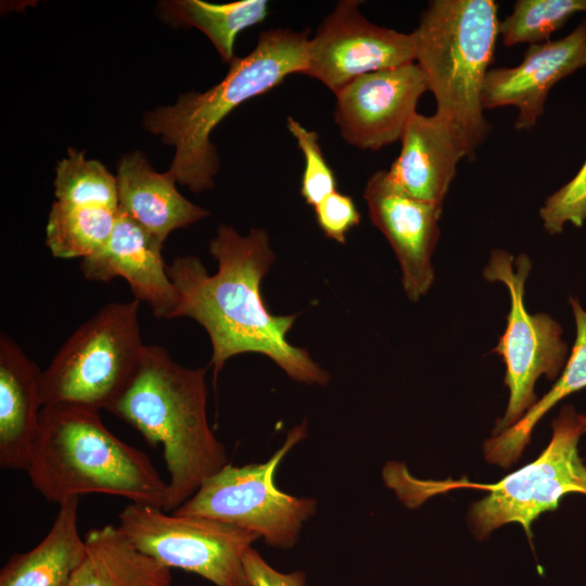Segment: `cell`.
<instances>
[{
	"mask_svg": "<svg viewBox=\"0 0 586 586\" xmlns=\"http://www.w3.org/2000/svg\"><path fill=\"white\" fill-rule=\"evenodd\" d=\"M209 253L218 263L215 275L193 255L176 257L167 272L179 293L177 317L192 318L209 336L214 380L229 358L256 353L294 381L328 384L329 372L286 340L297 314L273 315L263 300L262 281L276 260L267 231L254 228L242 235L221 225L209 241Z\"/></svg>",
	"mask_w": 586,
	"mask_h": 586,
	"instance_id": "6da1fadb",
	"label": "cell"
},
{
	"mask_svg": "<svg viewBox=\"0 0 586 586\" xmlns=\"http://www.w3.org/2000/svg\"><path fill=\"white\" fill-rule=\"evenodd\" d=\"M33 486L49 501L105 494L166 509L168 484L150 458L116 437L99 410L72 404L42 407L27 469Z\"/></svg>",
	"mask_w": 586,
	"mask_h": 586,
	"instance_id": "7a4b0ae2",
	"label": "cell"
},
{
	"mask_svg": "<svg viewBox=\"0 0 586 586\" xmlns=\"http://www.w3.org/2000/svg\"><path fill=\"white\" fill-rule=\"evenodd\" d=\"M206 369L176 362L158 345H146L140 369L109 410L129 423L151 446L162 445L173 512L205 480L229 463L226 447L207 420Z\"/></svg>",
	"mask_w": 586,
	"mask_h": 586,
	"instance_id": "3957f363",
	"label": "cell"
},
{
	"mask_svg": "<svg viewBox=\"0 0 586 586\" xmlns=\"http://www.w3.org/2000/svg\"><path fill=\"white\" fill-rule=\"evenodd\" d=\"M309 29L272 28L259 34L254 49L234 58L221 81L204 92L189 91L168 106L145 113L143 127L175 148L169 171L176 181L200 193L215 186L219 157L211 135L243 102L303 74Z\"/></svg>",
	"mask_w": 586,
	"mask_h": 586,
	"instance_id": "277c9868",
	"label": "cell"
},
{
	"mask_svg": "<svg viewBox=\"0 0 586 586\" xmlns=\"http://www.w3.org/2000/svg\"><path fill=\"white\" fill-rule=\"evenodd\" d=\"M585 431L574 408L565 406L552 422L551 440L538 458L493 484L472 483L467 479L420 480L403 463L394 461L384 467L383 480L409 508L454 488L487 489L489 494L473 504L469 511L474 534L482 539L501 525L517 522L531 539L532 523L542 513L556 510L565 495H586V467L577 450L579 436Z\"/></svg>",
	"mask_w": 586,
	"mask_h": 586,
	"instance_id": "5b68a950",
	"label": "cell"
},
{
	"mask_svg": "<svg viewBox=\"0 0 586 586\" xmlns=\"http://www.w3.org/2000/svg\"><path fill=\"white\" fill-rule=\"evenodd\" d=\"M413 34L416 63L436 100V113L459 129L474 153L491 130L482 92L499 35L497 3L433 0Z\"/></svg>",
	"mask_w": 586,
	"mask_h": 586,
	"instance_id": "8992f818",
	"label": "cell"
},
{
	"mask_svg": "<svg viewBox=\"0 0 586 586\" xmlns=\"http://www.w3.org/2000/svg\"><path fill=\"white\" fill-rule=\"evenodd\" d=\"M140 302L101 307L65 341L42 371L43 406L72 404L110 410L135 380L145 351Z\"/></svg>",
	"mask_w": 586,
	"mask_h": 586,
	"instance_id": "52a82bcc",
	"label": "cell"
},
{
	"mask_svg": "<svg viewBox=\"0 0 586 586\" xmlns=\"http://www.w3.org/2000/svg\"><path fill=\"white\" fill-rule=\"evenodd\" d=\"M306 422L289 431L284 444L265 462H230L203 482L174 513L200 515L254 532L273 548L296 545L303 524L317 510V500L280 491L276 471L284 456L306 437Z\"/></svg>",
	"mask_w": 586,
	"mask_h": 586,
	"instance_id": "ba28073f",
	"label": "cell"
},
{
	"mask_svg": "<svg viewBox=\"0 0 586 586\" xmlns=\"http://www.w3.org/2000/svg\"><path fill=\"white\" fill-rule=\"evenodd\" d=\"M117 527L140 552L167 569L192 572L215 586H251L243 559L260 538L215 519L128 504Z\"/></svg>",
	"mask_w": 586,
	"mask_h": 586,
	"instance_id": "9c48e42d",
	"label": "cell"
},
{
	"mask_svg": "<svg viewBox=\"0 0 586 586\" xmlns=\"http://www.w3.org/2000/svg\"><path fill=\"white\" fill-rule=\"evenodd\" d=\"M531 268L526 254L514 259L505 250H493L483 270L488 282L502 283L510 295L507 326L493 348L506 365L505 384L509 388L507 409L495 434L512 426L537 402L534 386L539 377L553 380L566 361L568 345L561 326L549 315H532L525 307V282Z\"/></svg>",
	"mask_w": 586,
	"mask_h": 586,
	"instance_id": "30bf717a",
	"label": "cell"
},
{
	"mask_svg": "<svg viewBox=\"0 0 586 586\" xmlns=\"http://www.w3.org/2000/svg\"><path fill=\"white\" fill-rule=\"evenodd\" d=\"M358 0H341L309 38L304 75L334 94L354 79L416 62L415 34L378 26Z\"/></svg>",
	"mask_w": 586,
	"mask_h": 586,
	"instance_id": "8fae6325",
	"label": "cell"
},
{
	"mask_svg": "<svg viewBox=\"0 0 586 586\" xmlns=\"http://www.w3.org/2000/svg\"><path fill=\"white\" fill-rule=\"evenodd\" d=\"M425 91L426 80L416 62L372 72L335 93L334 122L348 144L380 150L402 139Z\"/></svg>",
	"mask_w": 586,
	"mask_h": 586,
	"instance_id": "7c38bea8",
	"label": "cell"
},
{
	"mask_svg": "<svg viewBox=\"0 0 586 586\" xmlns=\"http://www.w3.org/2000/svg\"><path fill=\"white\" fill-rule=\"evenodd\" d=\"M364 199L371 222L384 234L399 262L408 298L418 302L434 283L432 255L441 233L443 208L403 192L386 169L371 175Z\"/></svg>",
	"mask_w": 586,
	"mask_h": 586,
	"instance_id": "4fadbf2b",
	"label": "cell"
},
{
	"mask_svg": "<svg viewBox=\"0 0 586 586\" xmlns=\"http://www.w3.org/2000/svg\"><path fill=\"white\" fill-rule=\"evenodd\" d=\"M586 66V17L568 36L532 44L523 61L486 74L482 105L485 110L512 105L514 128L531 129L544 113L547 95L559 80Z\"/></svg>",
	"mask_w": 586,
	"mask_h": 586,
	"instance_id": "5bb4252c",
	"label": "cell"
},
{
	"mask_svg": "<svg viewBox=\"0 0 586 586\" xmlns=\"http://www.w3.org/2000/svg\"><path fill=\"white\" fill-rule=\"evenodd\" d=\"M163 243L129 216L118 211L107 243L81 260L80 269L91 281L124 278L135 300L146 303L158 319L177 318L179 293L162 256Z\"/></svg>",
	"mask_w": 586,
	"mask_h": 586,
	"instance_id": "9a60e30c",
	"label": "cell"
},
{
	"mask_svg": "<svg viewBox=\"0 0 586 586\" xmlns=\"http://www.w3.org/2000/svg\"><path fill=\"white\" fill-rule=\"evenodd\" d=\"M399 155L387 170L409 196L443 208L457 165L474 153L459 129L435 113H415L400 139Z\"/></svg>",
	"mask_w": 586,
	"mask_h": 586,
	"instance_id": "2e32d148",
	"label": "cell"
},
{
	"mask_svg": "<svg viewBox=\"0 0 586 586\" xmlns=\"http://www.w3.org/2000/svg\"><path fill=\"white\" fill-rule=\"evenodd\" d=\"M42 371L5 332L0 335V467L27 471L43 407Z\"/></svg>",
	"mask_w": 586,
	"mask_h": 586,
	"instance_id": "e0dca14e",
	"label": "cell"
},
{
	"mask_svg": "<svg viewBox=\"0 0 586 586\" xmlns=\"http://www.w3.org/2000/svg\"><path fill=\"white\" fill-rule=\"evenodd\" d=\"M116 181L118 211L162 243L174 230L209 215L180 194L169 171H155L140 151L119 161Z\"/></svg>",
	"mask_w": 586,
	"mask_h": 586,
	"instance_id": "ac0fdd59",
	"label": "cell"
},
{
	"mask_svg": "<svg viewBox=\"0 0 586 586\" xmlns=\"http://www.w3.org/2000/svg\"><path fill=\"white\" fill-rule=\"evenodd\" d=\"M77 512V497L59 505L44 538L29 551L11 556L2 566L0 586H68L86 556Z\"/></svg>",
	"mask_w": 586,
	"mask_h": 586,
	"instance_id": "d6986e66",
	"label": "cell"
},
{
	"mask_svg": "<svg viewBox=\"0 0 586 586\" xmlns=\"http://www.w3.org/2000/svg\"><path fill=\"white\" fill-rule=\"evenodd\" d=\"M68 586H170L169 569L137 550L113 524L90 530Z\"/></svg>",
	"mask_w": 586,
	"mask_h": 586,
	"instance_id": "ffe728a7",
	"label": "cell"
},
{
	"mask_svg": "<svg viewBox=\"0 0 586 586\" xmlns=\"http://www.w3.org/2000/svg\"><path fill=\"white\" fill-rule=\"evenodd\" d=\"M576 326V339L564 369L552 387L538 399L512 426L495 434L484 444L485 459L508 468L522 455L531 441L534 426L557 403L586 387V311L570 297Z\"/></svg>",
	"mask_w": 586,
	"mask_h": 586,
	"instance_id": "44dd1931",
	"label": "cell"
},
{
	"mask_svg": "<svg viewBox=\"0 0 586 586\" xmlns=\"http://www.w3.org/2000/svg\"><path fill=\"white\" fill-rule=\"evenodd\" d=\"M162 16L176 26L195 27L213 43L221 60L230 63L239 33L263 23L269 14L267 0H242L230 3H209L201 0L163 2Z\"/></svg>",
	"mask_w": 586,
	"mask_h": 586,
	"instance_id": "7402d4cb",
	"label": "cell"
},
{
	"mask_svg": "<svg viewBox=\"0 0 586 586\" xmlns=\"http://www.w3.org/2000/svg\"><path fill=\"white\" fill-rule=\"evenodd\" d=\"M118 211L99 205L55 201L50 209L46 244L56 258H86L104 247Z\"/></svg>",
	"mask_w": 586,
	"mask_h": 586,
	"instance_id": "603a6c76",
	"label": "cell"
},
{
	"mask_svg": "<svg viewBox=\"0 0 586 586\" xmlns=\"http://www.w3.org/2000/svg\"><path fill=\"white\" fill-rule=\"evenodd\" d=\"M54 195L58 202L99 205L118 211L117 181L104 165L86 158L84 151L68 149L55 168Z\"/></svg>",
	"mask_w": 586,
	"mask_h": 586,
	"instance_id": "cb8c5ba5",
	"label": "cell"
},
{
	"mask_svg": "<svg viewBox=\"0 0 586 586\" xmlns=\"http://www.w3.org/2000/svg\"><path fill=\"white\" fill-rule=\"evenodd\" d=\"M581 12H586V0H518L499 22V34L506 47L543 43Z\"/></svg>",
	"mask_w": 586,
	"mask_h": 586,
	"instance_id": "d4e9b609",
	"label": "cell"
},
{
	"mask_svg": "<svg viewBox=\"0 0 586 586\" xmlns=\"http://www.w3.org/2000/svg\"><path fill=\"white\" fill-rule=\"evenodd\" d=\"M286 128L304 155L301 195L306 204L315 207L337 191L334 173L323 156L319 135L316 131L305 128L292 116L286 118Z\"/></svg>",
	"mask_w": 586,
	"mask_h": 586,
	"instance_id": "484cf974",
	"label": "cell"
},
{
	"mask_svg": "<svg viewBox=\"0 0 586 586\" xmlns=\"http://www.w3.org/2000/svg\"><path fill=\"white\" fill-rule=\"evenodd\" d=\"M539 217L550 234L561 233L568 222L583 226L586 220V161L568 183L546 199L539 208Z\"/></svg>",
	"mask_w": 586,
	"mask_h": 586,
	"instance_id": "4316f807",
	"label": "cell"
},
{
	"mask_svg": "<svg viewBox=\"0 0 586 586\" xmlns=\"http://www.w3.org/2000/svg\"><path fill=\"white\" fill-rule=\"evenodd\" d=\"M316 221L324 235L345 244L347 233L360 222V213L354 200L335 191L314 207Z\"/></svg>",
	"mask_w": 586,
	"mask_h": 586,
	"instance_id": "83f0119b",
	"label": "cell"
},
{
	"mask_svg": "<svg viewBox=\"0 0 586 586\" xmlns=\"http://www.w3.org/2000/svg\"><path fill=\"white\" fill-rule=\"evenodd\" d=\"M243 563L251 586H305L306 584L303 571L280 572L269 565L254 548L247 550Z\"/></svg>",
	"mask_w": 586,
	"mask_h": 586,
	"instance_id": "f1b7e54d",
	"label": "cell"
},
{
	"mask_svg": "<svg viewBox=\"0 0 586 586\" xmlns=\"http://www.w3.org/2000/svg\"><path fill=\"white\" fill-rule=\"evenodd\" d=\"M578 420L586 430V417L585 416H578Z\"/></svg>",
	"mask_w": 586,
	"mask_h": 586,
	"instance_id": "f546056e",
	"label": "cell"
}]
</instances>
